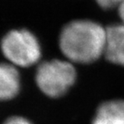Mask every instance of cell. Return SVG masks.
Listing matches in <instances>:
<instances>
[{
    "instance_id": "cell-8",
    "label": "cell",
    "mask_w": 124,
    "mask_h": 124,
    "mask_svg": "<svg viewBox=\"0 0 124 124\" xmlns=\"http://www.w3.org/2000/svg\"><path fill=\"white\" fill-rule=\"evenodd\" d=\"M4 124H32L28 119L23 116H11L8 118Z\"/></svg>"
},
{
    "instance_id": "cell-5",
    "label": "cell",
    "mask_w": 124,
    "mask_h": 124,
    "mask_svg": "<svg viewBox=\"0 0 124 124\" xmlns=\"http://www.w3.org/2000/svg\"><path fill=\"white\" fill-rule=\"evenodd\" d=\"M21 79L16 67L11 64L0 63V101H7L17 96Z\"/></svg>"
},
{
    "instance_id": "cell-4",
    "label": "cell",
    "mask_w": 124,
    "mask_h": 124,
    "mask_svg": "<svg viewBox=\"0 0 124 124\" xmlns=\"http://www.w3.org/2000/svg\"><path fill=\"white\" fill-rule=\"evenodd\" d=\"M104 55L113 64L124 66V24H114L106 29Z\"/></svg>"
},
{
    "instance_id": "cell-2",
    "label": "cell",
    "mask_w": 124,
    "mask_h": 124,
    "mask_svg": "<svg viewBox=\"0 0 124 124\" xmlns=\"http://www.w3.org/2000/svg\"><path fill=\"white\" fill-rule=\"evenodd\" d=\"M77 72L69 61L53 60L42 62L35 72L37 86L49 97H62L74 85Z\"/></svg>"
},
{
    "instance_id": "cell-7",
    "label": "cell",
    "mask_w": 124,
    "mask_h": 124,
    "mask_svg": "<svg viewBox=\"0 0 124 124\" xmlns=\"http://www.w3.org/2000/svg\"><path fill=\"white\" fill-rule=\"evenodd\" d=\"M122 1L123 0H96L97 4L104 10H110L113 8L118 7Z\"/></svg>"
},
{
    "instance_id": "cell-1",
    "label": "cell",
    "mask_w": 124,
    "mask_h": 124,
    "mask_svg": "<svg viewBox=\"0 0 124 124\" xmlns=\"http://www.w3.org/2000/svg\"><path fill=\"white\" fill-rule=\"evenodd\" d=\"M106 29L91 20L70 22L59 38L60 51L68 60L90 64L104 54Z\"/></svg>"
},
{
    "instance_id": "cell-6",
    "label": "cell",
    "mask_w": 124,
    "mask_h": 124,
    "mask_svg": "<svg viewBox=\"0 0 124 124\" xmlns=\"http://www.w3.org/2000/svg\"><path fill=\"white\" fill-rule=\"evenodd\" d=\"M92 124H124V100H110L98 107Z\"/></svg>"
},
{
    "instance_id": "cell-3",
    "label": "cell",
    "mask_w": 124,
    "mask_h": 124,
    "mask_svg": "<svg viewBox=\"0 0 124 124\" xmlns=\"http://www.w3.org/2000/svg\"><path fill=\"white\" fill-rule=\"evenodd\" d=\"M1 50L10 64L20 67L36 64L41 55L38 39L27 29H13L8 32L2 39Z\"/></svg>"
},
{
    "instance_id": "cell-9",
    "label": "cell",
    "mask_w": 124,
    "mask_h": 124,
    "mask_svg": "<svg viewBox=\"0 0 124 124\" xmlns=\"http://www.w3.org/2000/svg\"><path fill=\"white\" fill-rule=\"evenodd\" d=\"M118 13L121 20L122 22V24H124V0L118 6Z\"/></svg>"
}]
</instances>
